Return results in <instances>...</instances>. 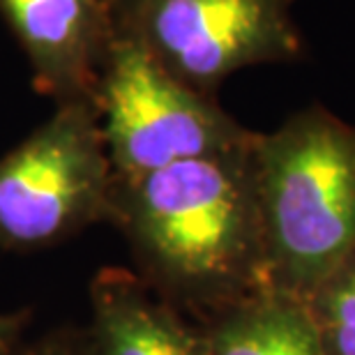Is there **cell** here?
Returning <instances> with one entry per match:
<instances>
[{
	"instance_id": "9c48e42d",
	"label": "cell",
	"mask_w": 355,
	"mask_h": 355,
	"mask_svg": "<svg viewBox=\"0 0 355 355\" xmlns=\"http://www.w3.org/2000/svg\"><path fill=\"white\" fill-rule=\"evenodd\" d=\"M328 355H355V250L304 300Z\"/></svg>"
},
{
	"instance_id": "277c9868",
	"label": "cell",
	"mask_w": 355,
	"mask_h": 355,
	"mask_svg": "<svg viewBox=\"0 0 355 355\" xmlns=\"http://www.w3.org/2000/svg\"><path fill=\"white\" fill-rule=\"evenodd\" d=\"M111 189L113 166L95 104H55L0 157V250H46L109 224Z\"/></svg>"
},
{
	"instance_id": "6da1fadb",
	"label": "cell",
	"mask_w": 355,
	"mask_h": 355,
	"mask_svg": "<svg viewBox=\"0 0 355 355\" xmlns=\"http://www.w3.org/2000/svg\"><path fill=\"white\" fill-rule=\"evenodd\" d=\"M252 146L113 173L109 224L130 247L134 272L194 323L268 286Z\"/></svg>"
},
{
	"instance_id": "3957f363",
	"label": "cell",
	"mask_w": 355,
	"mask_h": 355,
	"mask_svg": "<svg viewBox=\"0 0 355 355\" xmlns=\"http://www.w3.org/2000/svg\"><path fill=\"white\" fill-rule=\"evenodd\" d=\"M113 173L137 175L240 150L257 132L217 97L168 74L132 35L116 28L92 95Z\"/></svg>"
},
{
	"instance_id": "30bf717a",
	"label": "cell",
	"mask_w": 355,
	"mask_h": 355,
	"mask_svg": "<svg viewBox=\"0 0 355 355\" xmlns=\"http://www.w3.org/2000/svg\"><path fill=\"white\" fill-rule=\"evenodd\" d=\"M14 355H86L79 330H55L33 344H21Z\"/></svg>"
},
{
	"instance_id": "ba28073f",
	"label": "cell",
	"mask_w": 355,
	"mask_h": 355,
	"mask_svg": "<svg viewBox=\"0 0 355 355\" xmlns=\"http://www.w3.org/2000/svg\"><path fill=\"white\" fill-rule=\"evenodd\" d=\"M196 325L208 355H328L307 304L268 286Z\"/></svg>"
},
{
	"instance_id": "5b68a950",
	"label": "cell",
	"mask_w": 355,
	"mask_h": 355,
	"mask_svg": "<svg viewBox=\"0 0 355 355\" xmlns=\"http://www.w3.org/2000/svg\"><path fill=\"white\" fill-rule=\"evenodd\" d=\"M297 0H109L116 28L208 97L240 69L307 58Z\"/></svg>"
},
{
	"instance_id": "52a82bcc",
	"label": "cell",
	"mask_w": 355,
	"mask_h": 355,
	"mask_svg": "<svg viewBox=\"0 0 355 355\" xmlns=\"http://www.w3.org/2000/svg\"><path fill=\"white\" fill-rule=\"evenodd\" d=\"M86 355H208L198 325L137 272L102 268L88 286Z\"/></svg>"
},
{
	"instance_id": "8fae6325",
	"label": "cell",
	"mask_w": 355,
	"mask_h": 355,
	"mask_svg": "<svg viewBox=\"0 0 355 355\" xmlns=\"http://www.w3.org/2000/svg\"><path fill=\"white\" fill-rule=\"evenodd\" d=\"M31 321V311H0V355H14L21 349L24 330Z\"/></svg>"
},
{
	"instance_id": "8992f818",
	"label": "cell",
	"mask_w": 355,
	"mask_h": 355,
	"mask_svg": "<svg viewBox=\"0 0 355 355\" xmlns=\"http://www.w3.org/2000/svg\"><path fill=\"white\" fill-rule=\"evenodd\" d=\"M0 19L26 55L35 92L53 104L92 102L116 35L109 0H0Z\"/></svg>"
},
{
	"instance_id": "7a4b0ae2",
	"label": "cell",
	"mask_w": 355,
	"mask_h": 355,
	"mask_svg": "<svg viewBox=\"0 0 355 355\" xmlns=\"http://www.w3.org/2000/svg\"><path fill=\"white\" fill-rule=\"evenodd\" d=\"M268 288L297 300L355 250V125L314 102L252 146Z\"/></svg>"
}]
</instances>
